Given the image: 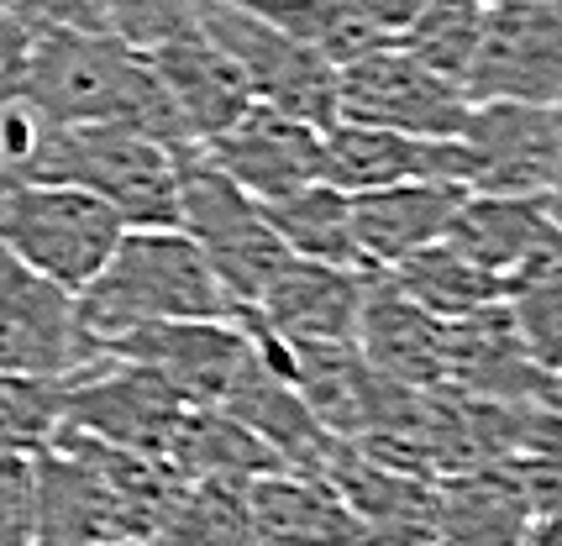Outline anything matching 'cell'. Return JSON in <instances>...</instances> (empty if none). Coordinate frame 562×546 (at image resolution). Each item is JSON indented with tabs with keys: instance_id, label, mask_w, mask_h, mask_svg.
Segmentation results:
<instances>
[{
	"instance_id": "obj_23",
	"label": "cell",
	"mask_w": 562,
	"mask_h": 546,
	"mask_svg": "<svg viewBox=\"0 0 562 546\" xmlns=\"http://www.w3.org/2000/svg\"><path fill=\"white\" fill-rule=\"evenodd\" d=\"M499 310L537 368H562V231L499 278Z\"/></svg>"
},
{
	"instance_id": "obj_10",
	"label": "cell",
	"mask_w": 562,
	"mask_h": 546,
	"mask_svg": "<svg viewBox=\"0 0 562 546\" xmlns=\"http://www.w3.org/2000/svg\"><path fill=\"white\" fill-rule=\"evenodd\" d=\"M100 352H116L126 363L164 373L173 389L195 405H226L247 384V373L263 363V352L252 342L243 316H221V321H164L126 331Z\"/></svg>"
},
{
	"instance_id": "obj_21",
	"label": "cell",
	"mask_w": 562,
	"mask_h": 546,
	"mask_svg": "<svg viewBox=\"0 0 562 546\" xmlns=\"http://www.w3.org/2000/svg\"><path fill=\"white\" fill-rule=\"evenodd\" d=\"M552 237H558V226L547 216L541 195H463L441 242L458 248L468 263L505 278L515 263H526Z\"/></svg>"
},
{
	"instance_id": "obj_4",
	"label": "cell",
	"mask_w": 562,
	"mask_h": 546,
	"mask_svg": "<svg viewBox=\"0 0 562 546\" xmlns=\"http://www.w3.org/2000/svg\"><path fill=\"white\" fill-rule=\"evenodd\" d=\"M122 231L126 221L90 190L48 179L0 184V248L69 295H79L105 269Z\"/></svg>"
},
{
	"instance_id": "obj_11",
	"label": "cell",
	"mask_w": 562,
	"mask_h": 546,
	"mask_svg": "<svg viewBox=\"0 0 562 546\" xmlns=\"http://www.w3.org/2000/svg\"><path fill=\"white\" fill-rule=\"evenodd\" d=\"M468 152V195H541L562 143V105L479 100L458 132Z\"/></svg>"
},
{
	"instance_id": "obj_1",
	"label": "cell",
	"mask_w": 562,
	"mask_h": 546,
	"mask_svg": "<svg viewBox=\"0 0 562 546\" xmlns=\"http://www.w3.org/2000/svg\"><path fill=\"white\" fill-rule=\"evenodd\" d=\"M5 95L26 100L53 126H132L173 152H195L147 58L105 26H26Z\"/></svg>"
},
{
	"instance_id": "obj_6",
	"label": "cell",
	"mask_w": 562,
	"mask_h": 546,
	"mask_svg": "<svg viewBox=\"0 0 562 546\" xmlns=\"http://www.w3.org/2000/svg\"><path fill=\"white\" fill-rule=\"evenodd\" d=\"M200 32L243 69L258 105L300 116L321 132L337 122V64L294 43L290 32L247 11L243 0H200Z\"/></svg>"
},
{
	"instance_id": "obj_18",
	"label": "cell",
	"mask_w": 562,
	"mask_h": 546,
	"mask_svg": "<svg viewBox=\"0 0 562 546\" xmlns=\"http://www.w3.org/2000/svg\"><path fill=\"white\" fill-rule=\"evenodd\" d=\"M463 195V184H441V179H411V184H384V190L352 195V237H358L363 269L390 273L411 252L441 242Z\"/></svg>"
},
{
	"instance_id": "obj_14",
	"label": "cell",
	"mask_w": 562,
	"mask_h": 546,
	"mask_svg": "<svg viewBox=\"0 0 562 546\" xmlns=\"http://www.w3.org/2000/svg\"><path fill=\"white\" fill-rule=\"evenodd\" d=\"M368 284H373L368 269L290 258L263 284V295L243 305V310L263 331H273L279 342H352Z\"/></svg>"
},
{
	"instance_id": "obj_25",
	"label": "cell",
	"mask_w": 562,
	"mask_h": 546,
	"mask_svg": "<svg viewBox=\"0 0 562 546\" xmlns=\"http://www.w3.org/2000/svg\"><path fill=\"white\" fill-rule=\"evenodd\" d=\"M390 284L405 289L437 321H463V316H473V310H484V305L499 299V273L468 263L463 252L447 248V242H431V248L411 252L405 263H394Z\"/></svg>"
},
{
	"instance_id": "obj_28",
	"label": "cell",
	"mask_w": 562,
	"mask_h": 546,
	"mask_svg": "<svg viewBox=\"0 0 562 546\" xmlns=\"http://www.w3.org/2000/svg\"><path fill=\"white\" fill-rule=\"evenodd\" d=\"M484 32V0H426L411 22L394 32V48H405L431 75L463 84Z\"/></svg>"
},
{
	"instance_id": "obj_35",
	"label": "cell",
	"mask_w": 562,
	"mask_h": 546,
	"mask_svg": "<svg viewBox=\"0 0 562 546\" xmlns=\"http://www.w3.org/2000/svg\"><path fill=\"white\" fill-rule=\"evenodd\" d=\"M515 546H562V504L558 510H531Z\"/></svg>"
},
{
	"instance_id": "obj_20",
	"label": "cell",
	"mask_w": 562,
	"mask_h": 546,
	"mask_svg": "<svg viewBox=\"0 0 562 546\" xmlns=\"http://www.w3.org/2000/svg\"><path fill=\"white\" fill-rule=\"evenodd\" d=\"M258 546H363L342 494L316 473H263L247 484Z\"/></svg>"
},
{
	"instance_id": "obj_13",
	"label": "cell",
	"mask_w": 562,
	"mask_h": 546,
	"mask_svg": "<svg viewBox=\"0 0 562 546\" xmlns=\"http://www.w3.org/2000/svg\"><path fill=\"white\" fill-rule=\"evenodd\" d=\"M321 179L337 184L342 195H368V190L411 184V179L463 184L468 152L458 137H411V132H390V126L331 122L321 132Z\"/></svg>"
},
{
	"instance_id": "obj_12",
	"label": "cell",
	"mask_w": 562,
	"mask_h": 546,
	"mask_svg": "<svg viewBox=\"0 0 562 546\" xmlns=\"http://www.w3.org/2000/svg\"><path fill=\"white\" fill-rule=\"evenodd\" d=\"M195 152L252 200L294 195L321 179V126L284 116L273 105H258V100Z\"/></svg>"
},
{
	"instance_id": "obj_19",
	"label": "cell",
	"mask_w": 562,
	"mask_h": 546,
	"mask_svg": "<svg viewBox=\"0 0 562 546\" xmlns=\"http://www.w3.org/2000/svg\"><path fill=\"white\" fill-rule=\"evenodd\" d=\"M143 58H147V69L158 75V84L169 90L173 111H179V122H184L195 148L211 143L216 132H226V126L252 105V90H247L243 69H237L200 26L184 32V37H173V43L147 48Z\"/></svg>"
},
{
	"instance_id": "obj_32",
	"label": "cell",
	"mask_w": 562,
	"mask_h": 546,
	"mask_svg": "<svg viewBox=\"0 0 562 546\" xmlns=\"http://www.w3.org/2000/svg\"><path fill=\"white\" fill-rule=\"evenodd\" d=\"M22 26H105L95 0H0Z\"/></svg>"
},
{
	"instance_id": "obj_15",
	"label": "cell",
	"mask_w": 562,
	"mask_h": 546,
	"mask_svg": "<svg viewBox=\"0 0 562 546\" xmlns=\"http://www.w3.org/2000/svg\"><path fill=\"white\" fill-rule=\"evenodd\" d=\"M147 542L143 515L90 463L64 447L37 452V546H122Z\"/></svg>"
},
{
	"instance_id": "obj_36",
	"label": "cell",
	"mask_w": 562,
	"mask_h": 546,
	"mask_svg": "<svg viewBox=\"0 0 562 546\" xmlns=\"http://www.w3.org/2000/svg\"><path fill=\"white\" fill-rule=\"evenodd\" d=\"M541 205H547L552 226L562 231V143H558V163H552V179H547V190H541Z\"/></svg>"
},
{
	"instance_id": "obj_31",
	"label": "cell",
	"mask_w": 562,
	"mask_h": 546,
	"mask_svg": "<svg viewBox=\"0 0 562 546\" xmlns=\"http://www.w3.org/2000/svg\"><path fill=\"white\" fill-rule=\"evenodd\" d=\"M0 546H37V452L0 447Z\"/></svg>"
},
{
	"instance_id": "obj_39",
	"label": "cell",
	"mask_w": 562,
	"mask_h": 546,
	"mask_svg": "<svg viewBox=\"0 0 562 546\" xmlns=\"http://www.w3.org/2000/svg\"><path fill=\"white\" fill-rule=\"evenodd\" d=\"M541 5H552V11H562V0H541Z\"/></svg>"
},
{
	"instance_id": "obj_38",
	"label": "cell",
	"mask_w": 562,
	"mask_h": 546,
	"mask_svg": "<svg viewBox=\"0 0 562 546\" xmlns=\"http://www.w3.org/2000/svg\"><path fill=\"white\" fill-rule=\"evenodd\" d=\"M95 5H100V22H105V5H111V0H95Z\"/></svg>"
},
{
	"instance_id": "obj_37",
	"label": "cell",
	"mask_w": 562,
	"mask_h": 546,
	"mask_svg": "<svg viewBox=\"0 0 562 546\" xmlns=\"http://www.w3.org/2000/svg\"><path fill=\"white\" fill-rule=\"evenodd\" d=\"M552 378H558V410H562V368H558V373H552Z\"/></svg>"
},
{
	"instance_id": "obj_9",
	"label": "cell",
	"mask_w": 562,
	"mask_h": 546,
	"mask_svg": "<svg viewBox=\"0 0 562 546\" xmlns=\"http://www.w3.org/2000/svg\"><path fill=\"white\" fill-rule=\"evenodd\" d=\"M463 95L562 105V11L541 0H490Z\"/></svg>"
},
{
	"instance_id": "obj_7",
	"label": "cell",
	"mask_w": 562,
	"mask_h": 546,
	"mask_svg": "<svg viewBox=\"0 0 562 546\" xmlns=\"http://www.w3.org/2000/svg\"><path fill=\"white\" fill-rule=\"evenodd\" d=\"M195 399H184L164 373L126 363L116 352H95L85 368L64 378V425L90 431L100 442L147 452L173 463V442L190 421Z\"/></svg>"
},
{
	"instance_id": "obj_42",
	"label": "cell",
	"mask_w": 562,
	"mask_h": 546,
	"mask_svg": "<svg viewBox=\"0 0 562 546\" xmlns=\"http://www.w3.org/2000/svg\"><path fill=\"white\" fill-rule=\"evenodd\" d=\"M431 546H437V542H431Z\"/></svg>"
},
{
	"instance_id": "obj_2",
	"label": "cell",
	"mask_w": 562,
	"mask_h": 546,
	"mask_svg": "<svg viewBox=\"0 0 562 546\" xmlns=\"http://www.w3.org/2000/svg\"><path fill=\"white\" fill-rule=\"evenodd\" d=\"M74 310L95 352L143 326L237 316L232 295L179 226H126L105 269L74 295Z\"/></svg>"
},
{
	"instance_id": "obj_24",
	"label": "cell",
	"mask_w": 562,
	"mask_h": 546,
	"mask_svg": "<svg viewBox=\"0 0 562 546\" xmlns=\"http://www.w3.org/2000/svg\"><path fill=\"white\" fill-rule=\"evenodd\" d=\"M269 226L279 231V242L294 258H311V263H342V269H363L358 258V237H352V195H342L337 184H305L294 195L279 200H258Z\"/></svg>"
},
{
	"instance_id": "obj_41",
	"label": "cell",
	"mask_w": 562,
	"mask_h": 546,
	"mask_svg": "<svg viewBox=\"0 0 562 546\" xmlns=\"http://www.w3.org/2000/svg\"><path fill=\"white\" fill-rule=\"evenodd\" d=\"M484 5H490V0H484Z\"/></svg>"
},
{
	"instance_id": "obj_30",
	"label": "cell",
	"mask_w": 562,
	"mask_h": 546,
	"mask_svg": "<svg viewBox=\"0 0 562 546\" xmlns=\"http://www.w3.org/2000/svg\"><path fill=\"white\" fill-rule=\"evenodd\" d=\"M200 26V0H111L105 5V32H116L126 48H158Z\"/></svg>"
},
{
	"instance_id": "obj_3",
	"label": "cell",
	"mask_w": 562,
	"mask_h": 546,
	"mask_svg": "<svg viewBox=\"0 0 562 546\" xmlns=\"http://www.w3.org/2000/svg\"><path fill=\"white\" fill-rule=\"evenodd\" d=\"M179 158L132 126H53L32 158V179L74 184L105 200L126 226L179 221Z\"/></svg>"
},
{
	"instance_id": "obj_33",
	"label": "cell",
	"mask_w": 562,
	"mask_h": 546,
	"mask_svg": "<svg viewBox=\"0 0 562 546\" xmlns=\"http://www.w3.org/2000/svg\"><path fill=\"white\" fill-rule=\"evenodd\" d=\"M352 5H358L368 22L379 26V32H390V37H394V32H400V26H405L420 5H426V0H352Z\"/></svg>"
},
{
	"instance_id": "obj_22",
	"label": "cell",
	"mask_w": 562,
	"mask_h": 546,
	"mask_svg": "<svg viewBox=\"0 0 562 546\" xmlns=\"http://www.w3.org/2000/svg\"><path fill=\"white\" fill-rule=\"evenodd\" d=\"M531 504L505 463L437 478V546H515Z\"/></svg>"
},
{
	"instance_id": "obj_27",
	"label": "cell",
	"mask_w": 562,
	"mask_h": 546,
	"mask_svg": "<svg viewBox=\"0 0 562 546\" xmlns=\"http://www.w3.org/2000/svg\"><path fill=\"white\" fill-rule=\"evenodd\" d=\"M247 484L252 478H195L147 546H258Z\"/></svg>"
},
{
	"instance_id": "obj_29",
	"label": "cell",
	"mask_w": 562,
	"mask_h": 546,
	"mask_svg": "<svg viewBox=\"0 0 562 546\" xmlns=\"http://www.w3.org/2000/svg\"><path fill=\"white\" fill-rule=\"evenodd\" d=\"M64 425V378L0 368V447L43 452Z\"/></svg>"
},
{
	"instance_id": "obj_26",
	"label": "cell",
	"mask_w": 562,
	"mask_h": 546,
	"mask_svg": "<svg viewBox=\"0 0 562 546\" xmlns=\"http://www.w3.org/2000/svg\"><path fill=\"white\" fill-rule=\"evenodd\" d=\"M247 11H258L263 22H273L279 32H290L294 43H305L311 53H321L326 64H352L368 48L390 43V32L368 22L352 0H243Z\"/></svg>"
},
{
	"instance_id": "obj_40",
	"label": "cell",
	"mask_w": 562,
	"mask_h": 546,
	"mask_svg": "<svg viewBox=\"0 0 562 546\" xmlns=\"http://www.w3.org/2000/svg\"><path fill=\"white\" fill-rule=\"evenodd\" d=\"M122 546H147V542H122Z\"/></svg>"
},
{
	"instance_id": "obj_8",
	"label": "cell",
	"mask_w": 562,
	"mask_h": 546,
	"mask_svg": "<svg viewBox=\"0 0 562 546\" xmlns=\"http://www.w3.org/2000/svg\"><path fill=\"white\" fill-rule=\"evenodd\" d=\"M468 105L473 100L463 95V84L431 75L405 48H394V37L337 69V122L390 126L411 137H458Z\"/></svg>"
},
{
	"instance_id": "obj_5",
	"label": "cell",
	"mask_w": 562,
	"mask_h": 546,
	"mask_svg": "<svg viewBox=\"0 0 562 546\" xmlns=\"http://www.w3.org/2000/svg\"><path fill=\"white\" fill-rule=\"evenodd\" d=\"M173 226L200 248L237 310L263 295V284L294 258L269 226L263 205L237 190L221 169H211L200 152L179 158V221Z\"/></svg>"
},
{
	"instance_id": "obj_17",
	"label": "cell",
	"mask_w": 562,
	"mask_h": 546,
	"mask_svg": "<svg viewBox=\"0 0 562 546\" xmlns=\"http://www.w3.org/2000/svg\"><path fill=\"white\" fill-rule=\"evenodd\" d=\"M352 348L363 352V363L390 384L405 389H441L447 373V321L431 310H420L405 289H394L390 273H373L358 316Z\"/></svg>"
},
{
	"instance_id": "obj_34",
	"label": "cell",
	"mask_w": 562,
	"mask_h": 546,
	"mask_svg": "<svg viewBox=\"0 0 562 546\" xmlns=\"http://www.w3.org/2000/svg\"><path fill=\"white\" fill-rule=\"evenodd\" d=\"M22 43H26V26L11 11H0V95L11 90V75L22 64Z\"/></svg>"
},
{
	"instance_id": "obj_16",
	"label": "cell",
	"mask_w": 562,
	"mask_h": 546,
	"mask_svg": "<svg viewBox=\"0 0 562 546\" xmlns=\"http://www.w3.org/2000/svg\"><path fill=\"white\" fill-rule=\"evenodd\" d=\"M337 494L347 515L363 531V546H431L437 542V478H420L405 468H384L347 447L331 457L321 473Z\"/></svg>"
}]
</instances>
